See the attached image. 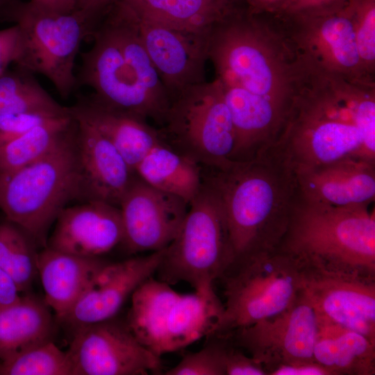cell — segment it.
Here are the masks:
<instances>
[{"instance_id":"1","label":"cell","mask_w":375,"mask_h":375,"mask_svg":"<svg viewBox=\"0 0 375 375\" xmlns=\"http://www.w3.org/2000/svg\"><path fill=\"white\" fill-rule=\"evenodd\" d=\"M303 60V81L274 145L295 173L348 157L375 161V83Z\"/></svg>"},{"instance_id":"2","label":"cell","mask_w":375,"mask_h":375,"mask_svg":"<svg viewBox=\"0 0 375 375\" xmlns=\"http://www.w3.org/2000/svg\"><path fill=\"white\" fill-rule=\"evenodd\" d=\"M206 42L221 85L242 89L288 117L305 66L271 16L243 6L214 25Z\"/></svg>"},{"instance_id":"3","label":"cell","mask_w":375,"mask_h":375,"mask_svg":"<svg viewBox=\"0 0 375 375\" xmlns=\"http://www.w3.org/2000/svg\"><path fill=\"white\" fill-rule=\"evenodd\" d=\"M90 37L92 47L81 54L76 86L92 88V97L106 107L160 126L170 99L145 49L135 15L115 1Z\"/></svg>"},{"instance_id":"4","label":"cell","mask_w":375,"mask_h":375,"mask_svg":"<svg viewBox=\"0 0 375 375\" xmlns=\"http://www.w3.org/2000/svg\"><path fill=\"white\" fill-rule=\"evenodd\" d=\"M219 197L235 258L277 248L299 199L296 174L275 146L224 169L201 167Z\"/></svg>"},{"instance_id":"5","label":"cell","mask_w":375,"mask_h":375,"mask_svg":"<svg viewBox=\"0 0 375 375\" xmlns=\"http://www.w3.org/2000/svg\"><path fill=\"white\" fill-rule=\"evenodd\" d=\"M277 248L301 266L375 277L374 210L323 205L299 195Z\"/></svg>"},{"instance_id":"6","label":"cell","mask_w":375,"mask_h":375,"mask_svg":"<svg viewBox=\"0 0 375 375\" xmlns=\"http://www.w3.org/2000/svg\"><path fill=\"white\" fill-rule=\"evenodd\" d=\"M76 119V118H75ZM76 122L47 154L22 168L0 173V210L47 247L60 212L76 199L78 159Z\"/></svg>"},{"instance_id":"7","label":"cell","mask_w":375,"mask_h":375,"mask_svg":"<svg viewBox=\"0 0 375 375\" xmlns=\"http://www.w3.org/2000/svg\"><path fill=\"white\" fill-rule=\"evenodd\" d=\"M131 298L126 322L138 340L159 357L212 335L224 311L214 290L181 294L152 276Z\"/></svg>"},{"instance_id":"8","label":"cell","mask_w":375,"mask_h":375,"mask_svg":"<svg viewBox=\"0 0 375 375\" xmlns=\"http://www.w3.org/2000/svg\"><path fill=\"white\" fill-rule=\"evenodd\" d=\"M234 260L221 201L202 181L176 236L164 249L156 272L158 279L169 285L185 282L197 292L210 291Z\"/></svg>"},{"instance_id":"9","label":"cell","mask_w":375,"mask_h":375,"mask_svg":"<svg viewBox=\"0 0 375 375\" xmlns=\"http://www.w3.org/2000/svg\"><path fill=\"white\" fill-rule=\"evenodd\" d=\"M226 302L212 335L224 334L276 315L301 290L299 262L278 248L235 258L221 278Z\"/></svg>"},{"instance_id":"10","label":"cell","mask_w":375,"mask_h":375,"mask_svg":"<svg viewBox=\"0 0 375 375\" xmlns=\"http://www.w3.org/2000/svg\"><path fill=\"white\" fill-rule=\"evenodd\" d=\"M0 17L19 28L16 65L44 76L67 98L76 86L74 69L81 44L93 29L88 17L77 9L59 13L22 0H10Z\"/></svg>"},{"instance_id":"11","label":"cell","mask_w":375,"mask_h":375,"mask_svg":"<svg viewBox=\"0 0 375 375\" xmlns=\"http://www.w3.org/2000/svg\"><path fill=\"white\" fill-rule=\"evenodd\" d=\"M157 129L167 145L201 167L224 169L233 162L234 126L215 78L175 96Z\"/></svg>"},{"instance_id":"12","label":"cell","mask_w":375,"mask_h":375,"mask_svg":"<svg viewBox=\"0 0 375 375\" xmlns=\"http://www.w3.org/2000/svg\"><path fill=\"white\" fill-rule=\"evenodd\" d=\"M301 57L326 72L352 81L375 83L358 54L349 3L317 15H270Z\"/></svg>"},{"instance_id":"13","label":"cell","mask_w":375,"mask_h":375,"mask_svg":"<svg viewBox=\"0 0 375 375\" xmlns=\"http://www.w3.org/2000/svg\"><path fill=\"white\" fill-rule=\"evenodd\" d=\"M319 326L316 310L300 290L292 304L271 317L219 334L227 337L268 372L279 365L315 362Z\"/></svg>"},{"instance_id":"14","label":"cell","mask_w":375,"mask_h":375,"mask_svg":"<svg viewBox=\"0 0 375 375\" xmlns=\"http://www.w3.org/2000/svg\"><path fill=\"white\" fill-rule=\"evenodd\" d=\"M73 332L66 351L71 375H146L161 368L160 357L115 317Z\"/></svg>"},{"instance_id":"15","label":"cell","mask_w":375,"mask_h":375,"mask_svg":"<svg viewBox=\"0 0 375 375\" xmlns=\"http://www.w3.org/2000/svg\"><path fill=\"white\" fill-rule=\"evenodd\" d=\"M301 290L319 321L375 341V277L301 266Z\"/></svg>"},{"instance_id":"16","label":"cell","mask_w":375,"mask_h":375,"mask_svg":"<svg viewBox=\"0 0 375 375\" xmlns=\"http://www.w3.org/2000/svg\"><path fill=\"white\" fill-rule=\"evenodd\" d=\"M119 208L124 228L120 244L135 254L167 247L176 236L189 204L153 188L136 174Z\"/></svg>"},{"instance_id":"17","label":"cell","mask_w":375,"mask_h":375,"mask_svg":"<svg viewBox=\"0 0 375 375\" xmlns=\"http://www.w3.org/2000/svg\"><path fill=\"white\" fill-rule=\"evenodd\" d=\"M137 19L142 41L170 101L187 88L207 81L208 33L185 32Z\"/></svg>"},{"instance_id":"18","label":"cell","mask_w":375,"mask_h":375,"mask_svg":"<svg viewBox=\"0 0 375 375\" xmlns=\"http://www.w3.org/2000/svg\"><path fill=\"white\" fill-rule=\"evenodd\" d=\"M74 117L78 124L76 201L119 207L136 174L108 139L84 119Z\"/></svg>"},{"instance_id":"19","label":"cell","mask_w":375,"mask_h":375,"mask_svg":"<svg viewBox=\"0 0 375 375\" xmlns=\"http://www.w3.org/2000/svg\"><path fill=\"white\" fill-rule=\"evenodd\" d=\"M163 251L118 262H110L72 310L58 322L74 331L115 317L134 291L156 273Z\"/></svg>"},{"instance_id":"20","label":"cell","mask_w":375,"mask_h":375,"mask_svg":"<svg viewBox=\"0 0 375 375\" xmlns=\"http://www.w3.org/2000/svg\"><path fill=\"white\" fill-rule=\"evenodd\" d=\"M48 238L50 249L83 257H101L120 244L124 228L119 207L91 201L65 207Z\"/></svg>"},{"instance_id":"21","label":"cell","mask_w":375,"mask_h":375,"mask_svg":"<svg viewBox=\"0 0 375 375\" xmlns=\"http://www.w3.org/2000/svg\"><path fill=\"white\" fill-rule=\"evenodd\" d=\"M299 197L333 206L369 205L375 198V161L342 158L296 172Z\"/></svg>"},{"instance_id":"22","label":"cell","mask_w":375,"mask_h":375,"mask_svg":"<svg viewBox=\"0 0 375 375\" xmlns=\"http://www.w3.org/2000/svg\"><path fill=\"white\" fill-rule=\"evenodd\" d=\"M110 262L101 257H83L46 247L38 256V274L44 301L62 319Z\"/></svg>"},{"instance_id":"23","label":"cell","mask_w":375,"mask_h":375,"mask_svg":"<svg viewBox=\"0 0 375 375\" xmlns=\"http://www.w3.org/2000/svg\"><path fill=\"white\" fill-rule=\"evenodd\" d=\"M69 108L74 116L84 119L108 139L134 172L146 155L162 142L157 128L105 106L91 94L80 96Z\"/></svg>"},{"instance_id":"24","label":"cell","mask_w":375,"mask_h":375,"mask_svg":"<svg viewBox=\"0 0 375 375\" xmlns=\"http://www.w3.org/2000/svg\"><path fill=\"white\" fill-rule=\"evenodd\" d=\"M138 19L171 28L207 33L244 5V0H115Z\"/></svg>"},{"instance_id":"25","label":"cell","mask_w":375,"mask_h":375,"mask_svg":"<svg viewBox=\"0 0 375 375\" xmlns=\"http://www.w3.org/2000/svg\"><path fill=\"white\" fill-rule=\"evenodd\" d=\"M55 321L44 299L20 296L0 308V361L53 341Z\"/></svg>"},{"instance_id":"26","label":"cell","mask_w":375,"mask_h":375,"mask_svg":"<svg viewBox=\"0 0 375 375\" xmlns=\"http://www.w3.org/2000/svg\"><path fill=\"white\" fill-rule=\"evenodd\" d=\"M313 357L331 375L375 374V341L337 324L319 321Z\"/></svg>"},{"instance_id":"27","label":"cell","mask_w":375,"mask_h":375,"mask_svg":"<svg viewBox=\"0 0 375 375\" xmlns=\"http://www.w3.org/2000/svg\"><path fill=\"white\" fill-rule=\"evenodd\" d=\"M135 172L153 188L176 195L188 204L202 185L201 166L162 140L146 155Z\"/></svg>"},{"instance_id":"28","label":"cell","mask_w":375,"mask_h":375,"mask_svg":"<svg viewBox=\"0 0 375 375\" xmlns=\"http://www.w3.org/2000/svg\"><path fill=\"white\" fill-rule=\"evenodd\" d=\"M24 112L64 116L71 110L57 102L34 74L17 66L0 76V116Z\"/></svg>"},{"instance_id":"29","label":"cell","mask_w":375,"mask_h":375,"mask_svg":"<svg viewBox=\"0 0 375 375\" xmlns=\"http://www.w3.org/2000/svg\"><path fill=\"white\" fill-rule=\"evenodd\" d=\"M76 122L70 115L38 125L0 148V173L28 165L49 152Z\"/></svg>"},{"instance_id":"30","label":"cell","mask_w":375,"mask_h":375,"mask_svg":"<svg viewBox=\"0 0 375 375\" xmlns=\"http://www.w3.org/2000/svg\"><path fill=\"white\" fill-rule=\"evenodd\" d=\"M40 247L24 228L3 215L0 219V267L20 292L31 289L38 274Z\"/></svg>"},{"instance_id":"31","label":"cell","mask_w":375,"mask_h":375,"mask_svg":"<svg viewBox=\"0 0 375 375\" xmlns=\"http://www.w3.org/2000/svg\"><path fill=\"white\" fill-rule=\"evenodd\" d=\"M0 375H71L66 351L53 341L0 361Z\"/></svg>"},{"instance_id":"32","label":"cell","mask_w":375,"mask_h":375,"mask_svg":"<svg viewBox=\"0 0 375 375\" xmlns=\"http://www.w3.org/2000/svg\"><path fill=\"white\" fill-rule=\"evenodd\" d=\"M349 3L363 69L375 80V0H349Z\"/></svg>"},{"instance_id":"33","label":"cell","mask_w":375,"mask_h":375,"mask_svg":"<svg viewBox=\"0 0 375 375\" xmlns=\"http://www.w3.org/2000/svg\"><path fill=\"white\" fill-rule=\"evenodd\" d=\"M210 341L200 351L188 353L167 375H225L224 351L226 338L211 335Z\"/></svg>"},{"instance_id":"34","label":"cell","mask_w":375,"mask_h":375,"mask_svg":"<svg viewBox=\"0 0 375 375\" xmlns=\"http://www.w3.org/2000/svg\"><path fill=\"white\" fill-rule=\"evenodd\" d=\"M60 117L62 116L38 112L1 115L0 148L23 135L34 127Z\"/></svg>"},{"instance_id":"35","label":"cell","mask_w":375,"mask_h":375,"mask_svg":"<svg viewBox=\"0 0 375 375\" xmlns=\"http://www.w3.org/2000/svg\"><path fill=\"white\" fill-rule=\"evenodd\" d=\"M224 337L226 338L224 358L225 375H267L260 364Z\"/></svg>"},{"instance_id":"36","label":"cell","mask_w":375,"mask_h":375,"mask_svg":"<svg viewBox=\"0 0 375 375\" xmlns=\"http://www.w3.org/2000/svg\"><path fill=\"white\" fill-rule=\"evenodd\" d=\"M349 0H294L281 13L276 15H317L336 11Z\"/></svg>"},{"instance_id":"37","label":"cell","mask_w":375,"mask_h":375,"mask_svg":"<svg viewBox=\"0 0 375 375\" xmlns=\"http://www.w3.org/2000/svg\"><path fill=\"white\" fill-rule=\"evenodd\" d=\"M20 49V32L17 24L0 30V76L17 61Z\"/></svg>"},{"instance_id":"38","label":"cell","mask_w":375,"mask_h":375,"mask_svg":"<svg viewBox=\"0 0 375 375\" xmlns=\"http://www.w3.org/2000/svg\"><path fill=\"white\" fill-rule=\"evenodd\" d=\"M268 375H331L323 366L316 362L279 365L268 372Z\"/></svg>"},{"instance_id":"39","label":"cell","mask_w":375,"mask_h":375,"mask_svg":"<svg viewBox=\"0 0 375 375\" xmlns=\"http://www.w3.org/2000/svg\"><path fill=\"white\" fill-rule=\"evenodd\" d=\"M294 0H244L247 10L255 15H276L283 12Z\"/></svg>"},{"instance_id":"40","label":"cell","mask_w":375,"mask_h":375,"mask_svg":"<svg viewBox=\"0 0 375 375\" xmlns=\"http://www.w3.org/2000/svg\"><path fill=\"white\" fill-rule=\"evenodd\" d=\"M115 0H78L77 10L88 17L93 26Z\"/></svg>"},{"instance_id":"41","label":"cell","mask_w":375,"mask_h":375,"mask_svg":"<svg viewBox=\"0 0 375 375\" xmlns=\"http://www.w3.org/2000/svg\"><path fill=\"white\" fill-rule=\"evenodd\" d=\"M19 293L13 279L0 267V308L18 300L20 297Z\"/></svg>"},{"instance_id":"42","label":"cell","mask_w":375,"mask_h":375,"mask_svg":"<svg viewBox=\"0 0 375 375\" xmlns=\"http://www.w3.org/2000/svg\"><path fill=\"white\" fill-rule=\"evenodd\" d=\"M29 1L51 12L69 13L76 10L78 0H29Z\"/></svg>"},{"instance_id":"43","label":"cell","mask_w":375,"mask_h":375,"mask_svg":"<svg viewBox=\"0 0 375 375\" xmlns=\"http://www.w3.org/2000/svg\"><path fill=\"white\" fill-rule=\"evenodd\" d=\"M10 0H0V12Z\"/></svg>"}]
</instances>
